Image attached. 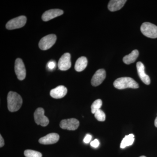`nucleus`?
Segmentation results:
<instances>
[{"instance_id": "obj_13", "label": "nucleus", "mask_w": 157, "mask_h": 157, "mask_svg": "<svg viewBox=\"0 0 157 157\" xmlns=\"http://www.w3.org/2000/svg\"><path fill=\"white\" fill-rule=\"evenodd\" d=\"M59 138V136L58 134L56 133H50L40 138L39 142L43 144H53L58 141Z\"/></svg>"}, {"instance_id": "obj_2", "label": "nucleus", "mask_w": 157, "mask_h": 157, "mask_svg": "<svg viewBox=\"0 0 157 157\" xmlns=\"http://www.w3.org/2000/svg\"><path fill=\"white\" fill-rule=\"evenodd\" d=\"M113 86L116 88L123 90L128 88L137 89L139 85L133 78L129 77H121L116 79L113 82Z\"/></svg>"}, {"instance_id": "obj_19", "label": "nucleus", "mask_w": 157, "mask_h": 157, "mask_svg": "<svg viewBox=\"0 0 157 157\" xmlns=\"http://www.w3.org/2000/svg\"><path fill=\"white\" fill-rule=\"evenodd\" d=\"M102 105V101L101 99H98L94 101V103L92 104L91 112L93 114H94L98 110L101 109V106Z\"/></svg>"}, {"instance_id": "obj_1", "label": "nucleus", "mask_w": 157, "mask_h": 157, "mask_svg": "<svg viewBox=\"0 0 157 157\" xmlns=\"http://www.w3.org/2000/svg\"><path fill=\"white\" fill-rule=\"evenodd\" d=\"M8 108L10 112H13L19 110L22 104V99L19 94L14 92L10 91L7 97Z\"/></svg>"}, {"instance_id": "obj_15", "label": "nucleus", "mask_w": 157, "mask_h": 157, "mask_svg": "<svg viewBox=\"0 0 157 157\" xmlns=\"http://www.w3.org/2000/svg\"><path fill=\"white\" fill-rule=\"evenodd\" d=\"M126 2V0H111L108 4V9L112 12L120 10Z\"/></svg>"}, {"instance_id": "obj_5", "label": "nucleus", "mask_w": 157, "mask_h": 157, "mask_svg": "<svg viewBox=\"0 0 157 157\" xmlns=\"http://www.w3.org/2000/svg\"><path fill=\"white\" fill-rule=\"evenodd\" d=\"M26 21L27 18L25 16H19L8 21L6 24V27L9 30L21 28L25 25Z\"/></svg>"}, {"instance_id": "obj_24", "label": "nucleus", "mask_w": 157, "mask_h": 157, "mask_svg": "<svg viewBox=\"0 0 157 157\" xmlns=\"http://www.w3.org/2000/svg\"><path fill=\"white\" fill-rule=\"evenodd\" d=\"M92 139V136L89 134H87L84 137V139H83V142L85 143L88 144L89 143L90 141Z\"/></svg>"}, {"instance_id": "obj_7", "label": "nucleus", "mask_w": 157, "mask_h": 157, "mask_svg": "<svg viewBox=\"0 0 157 157\" xmlns=\"http://www.w3.org/2000/svg\"><path fill=\"white\" fill-rule=\"evenodd\" d=\"M15 73L17 78L20 80H22L25 78L26 71L25 66L21 59L17 58L15 62L14 66Z\"/></svg>"}, {"instance_id": "obj_16", "label": "nucleus", "mask_w": 157, "mask_h": 157, "mask_svg": "<svg viewBox=\"0 0 157 157\" xmlns=\"http://www.w3.org/2000/svg\"><path fill=\"white\" fill-rule=\"evenodd\" d=\"M87 59L86 57L82 56L76 60L75 65V69L77 72H81L86 67L87 65Z\"/></svg>"}, {"instance_id": "obj_3", "label": "nucleus", "mask_w": 157, "mask_h": 157, "mask_svg": "<svg viewBox=\"0 0 157 157\" xmlns=\"http://www.w3.org/2000/svg\"><path fill=\"white\" fill-rule=\"evenodd\" d=\"M140 31L144 36L148 38H157V26L151 23H143L140 27Z\"/></svg>"}, {"instance_id": "obj_18", "label": "nucleus", "mask_w": 157, "mask_h": 157, "mask_svg": "<svg viewBox=\"0 0 157 157\" xmlns=\"http://www.w3.org/2000/svg\"><path fill=\"white\" fill-rule=\"evenodd\" d=\"M135 140V136L133 134L126 135L124 137L121 144V148H124L127 146H131Z\"/></svg>"}, {"instance_id": "obj_21", "label": "nucleus", "mask_w": 157, "mask_h": 157, "mask_svg": "<svg viewBox=\"0 0 157 157\" xmlns=\"http://www.w3.org/2000/svg\"><path fill=\"white\" fill-rule=\"evenodd\" d=\"M94 116L96 119L99 121H104L106 119V115L103 110L100 109L94 113Z\"/></svg>"}, {"instance_id": "obj_8", "label": "nucleus", "mask_w": 157, "mask_h": 157, "mask_svg": "<svg viewBox=\"0 0 157 157\" xmlns=\"http://www.w3.org/2000/svg\"><path fill=\"white\" fill-rule=\"evenodd\" d=\"M79 125V121L75 118L63 120L60 123V127L61 128L70 131H75L78 128Z\"/></svg>"}, {"instance_id": "obj_27", "label": "nucleus", "mask_w": 157, "mask_h": 157, "mask_svg": "<svg viewBox=\"0 0 157 157\" xmlns=\"http://www.w3.org/2000/svg\"><path fill=\"white\" fill-rule=\"evenodd\" d=\"M139 157H146L144 156H140Z\"/></svg>"}, {"instance_id": "obj_9", "label": "nucleus", "mask_w": 157, "mask_h": 157, "mask_svg": "<svg viewBox=\"0 0 157 157\" xmlns=\"http://www.w3.org/2000/svg\"><path fill=\"white\" fill-rule=\"evenodd\" d=\"M58 66L60 70L66 71L71 67V55L69 53L64 54L59 59Z\"/></svg>"}, {"instance_id": "obj_25", "label": "nucleus", "mask_w": 157, "mask_h": 157, "mask_svg": "<svg viewBox=\"0 0 157 157\" xmlns=\"http://www.w3.org/2000/svg\"><path fill=\"white\" fill-rule=\"evenodd\" d=\"M4 145H5V141H4L2 135H0V147H2Z\"/></svg>"}, {"instance_id": "obj_14", "label": "nucleus", "mask_w": 157, "mask_h": 157, "mask_svg": "<svg viewBox=\"0 0 157 157\" xmlns=\"http://www.w3.org/2000/svg\"><path fill=\"white\" fill-rule=\"evenodd\" d=\"M67 93V89L64 86H59L50 91V94L55 99H60L64 97Z\"/></svg>"}, {"instance_id": "obj_6", "label": "nucleus", "mask_w": 157, "mask_h": 157, "mask_svg": "<svg viewBox=\"0 0 157 157\" xmlns=\"http://www.w3.org/2000/svg\"><path fill=\"white\" fill-rule=\"evenodd\" d=\"M44 109L41 107L37 108L34 113V120L36 123L42 127H45L49 124V120L44 115Z\"/></svg>"}, {"instance_id": "obj_10", "label": "nucleus", "mask_w": 157, "mask_h": 157, "mask_svg": "<svg viewBox=\"0 0 157 157\" xmlns=\"http://www.w3.org/2000/svg\"><path fill=\"white\" fill-rule=\"evenodd\" d=\"M106 76V71L104 69H99L97 70L92 78V85L94 86L100 85L104 81Z\"/></svg>"}, {"instance_id": "obj_20", "label": "nucleus", "mask_w": 157, "mask_h": 157, "mask_svg": "<svg viewBox=\"0 0 157 157\" xmlns=\"http://www.w3.org/2000/svg\"><path fill=\"white\" fill-rule=\"evenodd\" d=\"M26 157H42V155L39 152L32 150H26L24 151Z\"/></svg>"}, {"instance_id": "obj_23", "label": "nucleus", "mask_w": 157, "mask_h": 157, "mask_svg": "<svg viewBox=\"0 0 157 157\" xmlns=\"http://www.w3.org/2000/svg\"><path fill=\"white\" fill-rule=\"evenodd\" d=\"M91 146L94 148H97L100 145V142L98 139H96L90 143Z\"/></svg>"}, {"instance_id": "obj_12", "label": "nucleus", "mask_w": 157, "mask_h": 157, "mask_svg": "<svg viewBox=\"0 0 157 157\" xmlns=\"http://www.w3.org/2000/svg\"><path fill=\"white\" fill-rule=\"evenodd\" d=\"M138 76L144 83L146 85L150 84L151 80L149 76L147 75L144 71V65L141 62H138L136 65Z\"/></svg>"}, {"instance_id": "obj_22", "label": "nucleus", "mask_w": 157, "mask_h": 157, "mask_svg": "<svg viewBox=\"0 0 157 157\" xmlns=\"http://www.w3.org/2000/svg\"><path fill=\"white\" fill-rule=\"evenodd\" d=\"M56 65V64L55 62L53 61H50L47 64V66L48 69L52 70L55 68Z\"/></svg>"}, {"instance_id": "obj_4", "label": "nucleus", "mask_w": 157, "mask_h": 157, "mask_svg": "<svg viewBox=\"0 0 157 157\" xmlns=\"http://www.w3.org/2000/svg\"><path fill=\"white\" fill-rule=\"evenodd\" d=\"M56 39V36L54 34H50L43 37L39 41V48L42 50L49 49L54 45Z\"/></svg>"}, {"instance_id": "obj_11", "label": "nucleus", "mask_w": 157, "mask_h": 157, "mask_svg": "<svg viewBox=\"0 0 157 157\" xmlns=\"http://www.w3.org/2000/svg\"><path fill=\"white\" fill-rule=\"evenodd\" d=\"M63 11L60 9H51L43 13L42 15V19L45 21H48L55 17L60 16L63 14Z\"/></svg>"}, {"instance_id": "obj_26", "label": "nucleus", "mask_w": 157, "mask_h": 157, "mask_svg": "<svg viewBox=\"0 0 157 157\" xmlns=\"http://www.w3.org/2000/svg\"><path fill=\"white\" fill-rule=\"evenodd\" d=\"M155 126L157 128V117L155 119Z\"/></svg>"}, {"instance_id": "obj_17", "label": "nucleus", "mask_w": 157, "mask_h": 157, "mask_svg": "<svg viewBox=\"0 0 157 157\" xmlns=\"http://www.w3.org/2000/svg\"><path fill=\"white\" fill-rule=\"evenodd\" d=\"M139 56V52L137 49L133 50L131 53L128 55L125 56L123 58L124 63L126 64L129 65L134 63L137 59Z\"/></svg>"}]
</instances>
